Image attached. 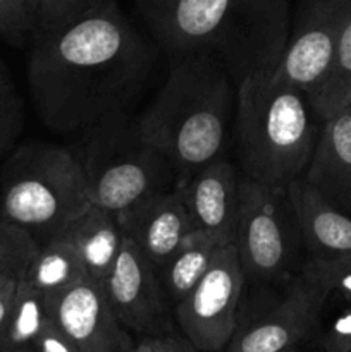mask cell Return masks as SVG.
I'll use <instances>...</instances> for the list:
<instances>
[{"label":"cell","instance_id":"obj_1","mask_svg":"<svg viewBox=\"0 0 351 352\" xmlns=\"http://www.w3.org/2000/svg\"><path fill=\"white\" fill-rule=\"evenodd\" d=\"M155 47L116 0H100L78 19L38 33L28 85L41 122L58 133H85L126 113L153 71Z\"/></svg>","mask_w":351,"mask_h":352},{"label":"cell","instance_id":"obj_2","mask_svg":"<svg viewBox=\"0 0 351 352\" xmlns=\"http://www.w3.org/2000/svg\"><path fill=\"white\" fill-rule=\"evenodd\" d=\"M141 14L169 55L213 58L236 86L274 69L289 36L286 0H141Z\"/></svg>","mask_w":351,"mask_h":352},{"label":"cell","instance_id":"obj_3","mask_svg":"<svg viewBox=\"0 0 351 352\" xmlns=\"http://www.w3.org/2000/svg\"><path fill=\"white\" fill-rule=\"evenodd\" d=\"M237 86L205 55L174 57L164 85L134 119L141 136L178 172V179L226 157L233 143Z\"/></svg>","mask_w":351,"mask_h":352},{"label":"cell","instance_id":"obj_4","mask_svg":"<svg viewBox=\"0 0 351 352\" xmlns=\"http://www.w3.org/2000/svg\"><path fill=\"white\" fill-rule=\"evenodd\" d=\"M317 116L310 96L281 81L274 69L237 85L233 144L244 179L286 189L301 179L315 144Z\"/></svg>","mask_w":351,"mask_h":352},{"label":"cell","instance_id":"obj_5","mask_svg":"<svg viewBox=\"0 0 351 352\" xmlns=\"http://www.w3.org/2000/svg\"><path fill=\"white\" fill-rule=\"evenodd\" d=\"M92 206L78 153L50 143L17 148L2 168L0 219L26 229L38 244L64 232Z\"/></svg>","mask_w":351,"mask_h":352},{"label":"cell","instance_id":"obj_6","mask_svg":"<svg viewBox=\"0 0 351 352\" xmlns=\"http://www.w3.org/2000/svg\"><path fill=\"white\" fill-rule=\"evenodd\" d=\"M81 134L78 158L92 205L119 215L178 182L174 167L141 136L127 113H116Z\"/></svg>","mask_w":351,"mask_h":352},{"label":"cell","instance_id":"obj_7","mask_svg":"<svg viewBox=\"0 0 351 352\" xmlns=\"http://www.w3.org/2000/svg\"><path fill=\"white\" fill-rule=\"evenodd\" d=\"M234 244L246 280L288 284L303 246L286 189L241 179Z\"/></svg>","mask_w":351,"mask_h":352},{"label":"cell","instance_id":"obj_8","mask_svg":"<svg viewBox=\"0 0 351 352\" xmlns=\"http://www.w3.org/2000/svg\"><path fill=\"white\" fill-rule=\"evenodd\" d=\"M244 282L236 244H222L198 284L174 308L182 336L196 351L227 349L237 330V306Z\"/></svg>","mask_w":351,"mask_h":352},{"label":"cell","instance_id":"obj_9","mask_svg":"<svg viewBox=\"0 0 351 352\" xmlns=\"http://www.w3.org/2000/svg\"><path fill=\"white\" fill-rule=\"evenodd\" d=\"M329 292L319 278L301 267L286 284L281 301L236 330L226 352H296L313 336Z\"/></svg>","mask_w":351,"mask_h":352},{"label":"cell","instance_id":"obj_10","mask_svg":"<svg viewBox=\"0 0 351 352\" xmlns=\"http://www.w3.org/2000/svg\"><path fill=\"white\" fill-rule=\"evenodd\" d=\"M103 287L114 313L127 332H134L141 339L172 333V306L157 268L129 237L124 236L119 256Z\"/></svg>","mask_w":351,"mask_h":352},{"label":"cell","instance_id":"obj_11","mask_svg":"<svg viewBox=\"0 0 351 352\" xmlns=\"http://www.w3.org/2000/svg\"><path fill=\"white\" fill-rule=\"evenodd\" d=\"M339 0H305L274 76L313 96L326 81L339 31Z\"/></svg>","mask_w":351,"mask_h":352},{"label":"cell","instance_id":"obj_12","mask_svg":"<svg viewBox=\"0 0 351 352\" xmlns=\"http://www.w3.org/2000/svg\"><path fill=\"white\" fill-rule=\"evenodd\" d=\"M55 325L81 352H129L134 342L110 306L103 284L83 277L47 296Z\"/></svg>","mask_w":351,"mask_h":352},{"label":"cell","instance_id":"obj_13","mask_svg":"<svg viewBox=\"0 0 351 352\" xmlns=\"http://www.w3.org/2000/svg\"><path fill=\"white\" fill-rule=\"evenodd\" d=\"M241 179V172L227 157L178 179L174 189L195 229L219 237L224 244L234 243Z\"/></svg>","mask_w":351,"mask_h":352},{"label":"cell","instance_id":"obj_14","mask_svg":"<svg viewBox=\"0 0 351 352\" xmlns=\"http://www.w3.org/2000/svg\"><path fill=\"white\" fill-rule=\"evenodd\" d=\"M117 217L124 236L143 251L157 270L195 229L174 188L134 203Z\"/></svg>","mask_w":351,"mask_h":352},{"label":"cell","instance_id":"obj_15","mask_svg":"<svg viewBox=\"0 0 351 352\" xmlns=\"http://www.w3.org/2000/svg\"><path fill=\"white\" fill-rule=\"evenodd\" d=\"M303 181L351 213V103L322 120Z\"/></svg>","mask_w":351,"mask_h":352},{"label":"cell","instance_id":"obj_16","mask_svg":"<svg viewBox=\"0 0 351 352\" xmlns=\"http://www.w3.org/2000/svg\"><path fill=\"white\" fill-rule=\"evenodd\" d=\"M286 195L308 260H334L351 253V213L336 208L303 179L292 181Z\"/></svg>","mask_w":351,"mask_h":352},{"label":"cell","instance_id":"obj_17","mask_svg":"<svg viewBox=\"0 0 351 352\" xmlns=\"http://www.w3.org/2000/svg\"><path fill=\"white\" fill-rule=\"evenodd\" d=\"M67 232L81 258L86 277L103 284L123 248L124 232L120 229L119 217L109 210L92 205L71 227H67Z\"/></svg>","mask_w":351,"mask_h":352},{"label":"cell","instance_id":"obj_18","mask_svg":"<svg viewBox=\"0 0 351 352\" xmlns=\"http://www.w3.org/2000/svg\"><path fill=\"white\" fill-rule=\"evenodd\" d=\"M222 244L219 237L205 230L193 229L176 253L158 268V278L169 305L172 306V311L198 284Z\"/></svg>","mask_w":351,"mask_h":352},{"label":"cell","instance_id":"obj_19","mask_svg":"<svg viewBox=\"0 0 351 352\" xmlns=\"http://www.w3.org/2000/svg\"><path fill=\"white\" fill-rule=\"evenodd\" d=\"M83 277H86L85 267L65 229L40 244V250L23 278L38 291L52 296Z\"/></svg>","mask_w":351,"mask_h":352},{"label":"cell","instance_id":"obj_20","mask_svg":"<svg viewBox=\"0 0 351 352\" xmlns=\"http://www.w3.org/2000/svg\"><path fill=\"white\" fill-rule=\"evenodd\" d=\"M339 31L326 81L312 98L313 112L322 122L351 103V0H339Z\"/></svg>","mask_w":351,"mask_h":352},{"label":"cell","instance_id":"obj_21","mask_svg":"<svg viewBox=\"0 0 351 352\" xmlns=\"http://www.w3.org/2000/svg\"><path fill=\"white\" fill-rule=\"evenodd\" d=\"M48 320L50 313L47 294L33 287L26 278H19L9 322L0 339V352L31 346Z\"/></svg>","mask_w":351,"mask_h":352},{"label":"cell","instance_id":"obj_22","mask_svg":"<svg viewBox=\"0 0 351 352\" xmlns=\"http://www.w3.org/2000/svg\"><path fill=\"white\" fill-rule=\"evenodd\" d=\"M38 250L40 244L26 229L0 219V278H23Z\"/></svg>","mask_w":351,"mask_h":352},{"label":"cell","instance_id":"obj_23","mask_svg":"<svg viewBox=\"0 0 351 352\" xmlns=\"http://www.w3.org/2000/svg\"><path fill=\"white\" fill-rule=\"evenodd\" d=\"M24 127L23 100L9 69L0 58V155L17 141Z\"/></svg>","mask_w":351,"mask_h":352},{"label":"cell","instance_id":"obj_24","mask_svg":"<svg viewBox=\"0 0 351 352\" xmlns=\"http://www.w3.org/2000/svg\"><path fill=\"white\" fill-rule=\"evenodd\" d=\"M303 267L319 278L329 296L351 301V253L334 260H306Z\"/></svg>","mask_w":351,"mask_h":352},{"label":"cell","instance_id":"obj_25","mask_svg":"<svg viewBox=\"0 0 351 352\" xmlns=\"http://www.w3.org/2000/svg\"><path fill=\"white\" fill-rule=\"evenodd\" d=\"M98 2L100 0H40L34 28L38 33L57 30L78 19Z\"/></svg>","mask_w":351,"mask_h":352},{"label":"cell","instance_id":"obj_26","mask_svg":"<svg viewBox=\"0 0 351 352\" xmlns=\"http://www.w3.org/2000/svg\"><path fill=\"white\" fill-rule=\"evenodd\" d=\"M34 28V16L24 0H0V36L17 41Z\"/></svg>","mask_w":351,"mask_h":352},{"label":"cell","instance_id":"obj_27","mask_svg":"<svg viewBox=\"0 0 351 352\" xmlns=\"http://www.w3.org/2000/svg\"><path fill=\"white\" fill-rule=\"evenodd\" d=\"M320 347L322 352H351V308L334 316L320 337Z\"/></svg>","mask_w":351,"mask_h":352},{"label":"cell","instance_id":"obj_28","mask_svg":"<svg viewBox=\"0 0 351 352\" xmlns=\"http://www.w3.org/2000/svg\"><path fill=\"white\" fill-rule=\"evenodd\" d=\"M31 347L34 352H81L74 344V340L65 336L52 318L41 329V332L34 337Z\"/></svg>","mask_w":351,"mask_h":352},{"label":"cell","instance_id":"obj_29","mask_svg":"<svg viewBox=\"0 0 351 352\" xmlns=\"http://www.w3.org/2000/svg\"><path fill=\"white\" fill-rule=\"evenodd\" d=\"M155 352H198L184 336L165 333L160 337H148Z\"/></svg>","mask_w":351,"mask_h":352},{"label":"cell","instance_id":"obj_30","mask_svg":"<svg viewBox=\"0 0 351 352\" xmlns=\"http://www.w3.org/2000/svg\"><path fill=\"white\" fill-rule=\"evenodd\" d=\"M16 284L17 280L9 278V280H6L0 285V339H2V333L3 330H6L7 322H9V315L14 302V294H16Z\"/></svg>","mask_w":351,"mask_h":352},{"label":"cell","instance_id":"obj_31","mask_svg":"<svg viewBox=\"0 0 351 352\" xmlns=\"http://www.w3.org/2000/svg\"><path fill=\"white\" fill-rule=\"evenodd\" d=\"M129 352H155L153 347H151V342L148 337H143L141 340H138L136 344L133 346V349H131Z\"/></svg>","mask_w":351,"mask_h":352},{"label":"cell","instance_id":"obj_32","mask_svg":"<svg viewBox=\"0 0 351 352\" xmlns=\"http://www.w3.org/2000/svg\"><path fill=\"white\" fill-rule=\"evenodd\" d=\"M28 6V9L31 10V14L34 16V23H36V10H38V6H40V0H24Z\"/></svg>","mask_w":351,"mask_h":352},{"label":"cell","instance_id":"obj_33","mask_svg":"<svg viewBox=\"0 0 351 352\" xmlns=\"http://www.w3.org/2000/svg\"><path fill=\"white\" fill-rule=\"evenodd\" d=\"M3 352H34V351L31 346H26V347H17V349H9V351H3Z\"/></svg>","mask_w":351,"mask_h":352},{"label":"cell","instance_id":"obj_34","mask_svg":"<svg viewBox=\"0 0 351 352\" xmlns=\"http://www.w3.org/2000/svg\"><path fill=\"white\" fill-rule=\"evenodd\" d=\"M6 280H9V278H0V285H2Z\"/></svg>","mask_w":351,"mask_h":352},{"label":"cell","instance_id":"obj_35","mask_svg":"<svg viewBox=\"0 0 351 352\" xmlns=\"http://www.w3.org/2000/svg\"><path fill=\"white\" fill-rule=\"evenodd\" d=\"M296 352H298V351H296Z\"/></svg>","mask_w":351,"mask_h":352}]
</instances>
